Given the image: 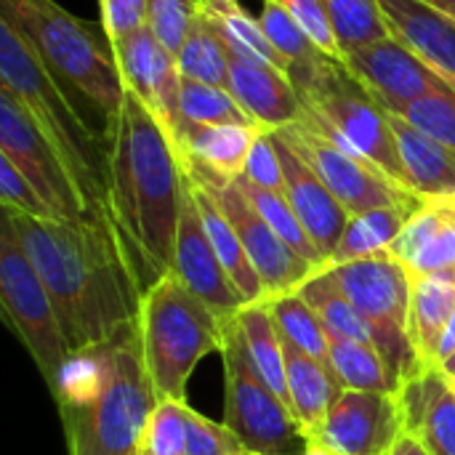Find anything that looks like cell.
Masks as SVG:
<instances>
[{
  "label": "cell",
  "mask_w": 455,
  "mask_h": 455,
  "mask_svg": "<svg viewBox=\"0 0 455 455\" xmlns=\"http://www.w3.org/2000/svg\"><path fill=\"white\" fill-rule=\"evenodd\" d=\"M392 117V131L400 152V163L408 176L411 192L421 200H440L455 195V152L435 141L400 115Z\"/></svg>",
  "instance_id": "obj_24"
},
{
  "label": "cell",
  "mask_w": 455,
  "mask_h": 455,
  "mask_svg": "<svg viewBox=\"0 0 455 455\" xmlns=\"http://www.w3.org/2000/svg\"><path fill=\"white\" fill-rule=\"evenodd\" d=\"M112 45L123 85L133 93L141 107L160 123L171 144H176L184 117H181V72L176 56L157 40L149 27L125 35Z\"/></svg>",
  "instance_id": "obj_15"
},
{
  "label": "cell",
  "mask_w": 455,
  "mask_h": 455,
  "mask_svg": "<svg viewBox=\"0 0 455 455\" xmlns=\"http://www.w3.org/2000/svg\"><path fill=\"white\" fill-rule=\"evenodd\" d=\"M427 5H432V8H437L440 13H445V16H451L455 19V0H424Z\"/></svg>",
  "instance_id": "obj_49"
},
{
  "label": "cell",
  "mask_w": 455,
  "mask_h": 455,
  "mask_svg": "<svg viewBox=\"0 0 455 455\" xmlns=\"http://www.w3.org/2000/svg\"><path fill=\"white\" fill-rule=\"evenodd\" d=\"M392 37L455 85V19L424 0H379Z\"/></svg>",
  "instance_id": "obj_20"
},
{
  "label": "cell",
  "mask_w": 455,
  "mask_h": 455,
  "mask_svg": "<svg viewBox=\"0 0 455 455\" xmlns=\"http://www.w3.org/2000/svg\"><path fill=\"white\" fill-rule=\"evenodd\" d=\"M259 125H184L173 152L181 165L213 173L221 179H237L245 171V160L259 136Z\"/></svg>",
  "instance_id": "obj_23"
},
{
  "label": "cell",
  "mask_w": 455,
  "mask_h": 455,
  "mask_svg": "<svg viewBox=\"0 0 455 455\" xmlns=\"http://www.w3.org/2000/svg\"><path fill=\"white\" fill-rule=\"evenodd\" d=\"M0 88L11 91L59 152L88 208L107 221V139H101L64 93V85L32 51L27 37L0 16Z\"/></svg>",
  "instance_id": "obj_4"
},
{
  "label": "cell",
  "mask_w": 455,
  "mask_h": 455,
  "mask_svg": "<svg viewBox=\"0 0 455 455\" xmlns=\"http://www.w3.org/2000/svg\"><path fill=\"white\" fill-rule=\"evenodd\" d=\"M0 205L11 208L16 213L32 216V219H53L56 221L53 211L45 205V200L37 195V189L3 155H0Z\"/></svg>",
  "instance_id": "obj_44"
},
{
  "label": "cell",
  "mask_w": 455,
  "mask_h": 455,
  "mask_svg": "<svg viewBox=\"0 0 455 455\" xmlns=\"http://www.w3.org/2000/svg\"><path fill=\"white\" fill-rule=\"evenodd\" d=\"M405 424L432 455H455V389L435 368L400 389Z\"/></svg>",
  "instance_id": "obj_22"
},
{
  "label": "cell",
  "mask_w": 455,
  "mask_h": 455,
  "mask_svg": "<svg viewBox=\"0 0 455 455\" xmlns=\"http://www.w3.org/2000/svg\"><path fill=\"white\" fill-rule=\"evenodd\" d=\"M283 347H285V371H288V408L299 421L304 437L312 443L320 427L325 424L328 411L333 400L341 395V389L336 387L333 376L323 368V363L301 352L285 336H283Z\"/></svg>",
  "instance_id": "obj_26"
},
{
  "label": "cell",
  "mask_w": 455,
  "mask_h": 455,
  "mask_svg": "<svg viewBox=\"0 0 455 455\" xmlns=\"http://www.w3.org/2000/svg\"><path fill=\"white\" fill-rule=\"evenodd\" d=\"M288 75L301 96L304 117L315 128H320L344 149L357 152L384 171L395 184L411 192L389 112L349 72L344 61L320 56L309 64L288 69Z\"/></svg>",
  "instance_id": "obj_6"
},
{
  "label": "cell",
  "mask_w": 455,
  "mask_h": 455,
  "mask_svg": "<svg viewBox=\"0 0 455 455\" xmlns=\"http://www.w3.org/2000/svg\"><path fill=\"white\" fill-rule=\"evenodd\" d=\"M240 176H245L256 187H264L272 192H285L283 160H280V149H277L272 131H259V136L251 147V155L245 160V171Z\"/></svg>",
  "instance_id": "obj_45"
},
{
  "label": "cell",
  "mask_w": 455,
  "mask_h": 455,
  "mask_svg": "<svg viewBox=\"0 0 455 455\" xmlns=\"http://www.w3.org/2000/svg\"><path fill=\"white\" fill-rule=\"evenodd\" d=\"M408 429L400 392H341L309 445L333 455H389Z\"/></svg>",
  "instance_id": "obj_14"
},
{
  "label": "cell",
  "mask_w": 455,
  "mask_h": 455,
  "mask_svg": "<svg viewBox=\"0 0 455 455\" xmlns=\"http://www.w3.org/2000/svg\"><path fill=\"white\" fill-rule=\"evenodd\" d=\"M435 371H440V373H443V376H445L451 384H455V352L451 355V357H448V360H443V363H440Z\"/></svg>",
  "instance_id": "obj_50"
},
{
  "label": "cell",
  "mask_w": 455,
  "mask_h": 455,
  "mask_svg": "<svg viewBox=\"0 0 455 455\" xmlns=\"http://www.w3.org/2000/svg\"><path fill=\"white\" fill-rule=\"evenodd\" d=\"M0 155L11 160L16 171L37 189L56 221L107 224L93 216L59 152L43 136L21 101L5 88H0Z\"/></svg>",
  "instance_id": "obj_12"
},
{
  "label": "cell",
  "mask_w": 455,
  "mask_h": 455,
  "mask_svg": "<svg viewBox=\"0 0 455 455\" xmlns=\"http://www.w3.org/2000/svg\"><path fill=\"white\" fill-rule=\"evenodd\" d=\"M344 64L389 115H403L424 96L455 91V85L424 64L397 37H384L344 53Z\"/></svg>",
  "instance_id": "obj_16"
},
{
  "label": "cell",
  "mask_w": 455,
  "mask_h": 455,
  "mask_svg": "<svg viewBox=\"0 0 455 455\" xmlns=\"http://www.w3.org/2000/svg\"><path fill=\"white\" fill-rule=\"evenodd\" d=\"M389 455H432L427 451V445L413 435V432H403L400 437H397V443H395V448L389 451Z\"/></svg>",
  "instance_id": "obj_47"
},
{
  "label": "cell",
  "mask_w": 455,
  "mask_h": 455,
  "mask_svg": "<svg viewBox=\"0 0 455 455\" xmlns=\"http://www.w3.org/2000/svg\"><path fill=\"white\" fill-rule=\"evenodd\" d=\"M181 165V163H179ZM181 171L187 176H192L197 184H203L219 203V208L224 211V216L229 219V224L235 227L261 285L269 299L285 296V293H296L309 277H315L323 269H315L307 259H301L267 221L264 216L253 208V203L248 200V195L243 192V187L237 184V179H221L213 173H203L197 168L181 165Z\"/></svg>",
  "instance_id": "obj_13"
},
{
  "label": "cell",
  "mask_w": 455,
  "mask_h": 455,
  "mask_svg": "<svg viewBox=\"0 0 455 455\" xmlns=\"http://www.w3.org/2000/svg\"><path fill=\"white\" fill-rule=\"evenodd\" d=\"M176 64L184 80L229 88V40L203 11L184 37Z\"/></svg>",
  "instance_id": "obj_28"
},
{
  "label": "cell",
  "mask_w": 455,
  "mask_h": 455,
  "mask_svg": "<svg viewBox=\"0 0 455 455\" xmlns=\"http://www.w3.org/2000/svg\"><path fill=\"white\" fill-rule=\"evenodd\" d=\"M400 117L455 152V91L432 93L411 104Z\"/></svg>",
  "instance_id": "obj_41"
},
{
  "label": "cell",
  "mask_w": 455,
  "mask_h": 455,
  "mask_svg": "<svg viewBox=\"0 0 455 455\" xmlns=\"http://www.w3.org/2000/svg\"><path fill=\"white\" fill-rule=\"evenodd\" d=\"M301 455H333V453H328L325 448H317V445H309V448H307V451H304V453H301Z\"/></svg>",
  "instance_id": "obj_51"
},
{
  "label": "cell",
  "mask_w": 455,
  "mask_h": 455,
  "mask_svg": "<svg viewBox=\"0 0 455 455\" xmlns=\"http://www.w3.org/2000/svg\"><path fill=\"white\" fill-rule=\"evenodd\" d=\"M277 3L299 21V27L309 35V40L320 48V53L344 61V48L333 29L325 0H277Z\"/></svg>",
  "instance_id": "obj_43"
},
{
  "label": "cell",
  "mask_w": 455,
  "mask_h": 455,
  "mask_svg": "<svg viewBox=\"0 0 455 455\" xmlns=\"http://www.w3.org/2000/svg\"><path fill=\"white\" fill-rule=\"evenodd\" d=\"M184 419H187V455H251L227 424H216L189 405L184 408Z\"/></svg>",
  "instance_id": "obj_42"
},
{
  "label": "cell",
  "mask_w": 455,
  "mask_h": 455,
  "mask_svg": "<svg viewBox=\"0 0 455 455\" xmlns=\"http://www.w3.org/2000/svg\"><path fill=\"white\" fill-rule=\"evenodd\" d=\"M187 403H160L149 419L139 455H187Z\"/></svg>",
  "instance_id": "obj_39"
},
{
  "label": "cell",
  "mask_w": 455,
  "mask_h": 455,
  "mask_svg": "<svg viewBox=\"0 0 455 455\" xmlns=\"http://www.w3.org/2000/svg\"><path fill=\"white\" fill-rule=\"evenodd\" d=\"M0 16L27 37L61 85L112 123L123 107L125 85L107 37H99L56 0H0Z\"/></svg>",
  "instance_id": "obj_5"
},
{
  "label": "cell",
  "mask_w": 455,
  "mask_h": 455,
  "mask_svg": "<svg viewBox=\"0 0 455 455\" xmlns=\"http://www.w3.org/2000/svg\"><path fill=\"white\" fill-rule=\"evenodd\" d=\"M227 328L173 275H165L141 296L144 365L160 403H187L192 371L208 355L224 352Z\"/></svg>",
  "instance_id": "obj_7"
},
{
  "label": "cell",
  "mask_w": 455,
  "mask_h": 455,
  "mask_svg": "<svg viewBox=\"0 0 455 455\" xmlns=\"http://www.w3.org/2000/svg\"><path fill=\"white\" fill-rule=\"evenodd\" d=\"M69 455H139L155 408L160 405L141 349L139 320L109 344L72 355L59 389Z\"/></svg>",
  "instance_id": "obj_3"
},
{
  "label": "cell",
  "mask_w": 455,
  "mask_h": 455,
  "mask_svg": "<svg viewBox=\"0 0 455 455\" xmlns=\"http://www.w3.org/2000/svg\"><path fill=\"white\" fill-rule=\"evenodd\" d=\"M237 184L243 187V192L248 195V200L253 203V208L264 216V221L301 256L307 259L315 269H325L328 261L325 256L317 251V245L312 243V237L307 235L304 224L299 221L296 211L291 208L288 197L283 192H272L264 187H256L253 181H248L245 176H237Z\"/></svg>",
  "instance_id": "obj_35"
},
{
  "label": "cell",
  "mask_w": 455,
  "mask_h": 455,
  "mask_svg": "<svg viewBox=\"0 0 455 455\" xmlns=\"http://www.w3.org/2000/svg\"><path fill=\"white\" fill-rule=\"evenodd\" d=\"M187 181H189V189H192L195 203L200 208V216H203L205 232H208V237L213 243V251L219 253L232 285L237 288V293L243 296L245 304L267 301L264 285H261V280H259V275H256V269H253V264H251V259H248V253H245V248H243V243H240V237L235 232V227L229 224V219L219 208L216 197L203 184H197L192 176H187Z\"/></svg>",
  "instance_id": "obj_27"
},
{
  "label": "cell",
  "mask_w": 455,
  "mask_h": 455,
  "mask_svg": "<svg viewBox=\"0 0 455 455\" xmlns=\"http://www.w3.org/2000/svg\"><path fill=\"white\" fill-rule=\"evenodd\" d=\"M416 211L419 208L395 205V208H376V211H365V213L352 216L328 267L349 264V261L389 251Z\"/></svg>",
  "instance_id": "obj_30"
},
{
  "label": "cell",
  "mask_w": 455,
  "mask_h": 455,
  "mask_svg": "<svg viewBox=\"0 0 455 455\" xmlns=\"http://www.w3.org/2000/svg\"><path fill=\"white\" fill-rule=\"evenodd\" d=\"M200 3L203 0H147V24L173 56L192 29Z\"/></svg>",
  "instance_id": "obj_40"
},
{
  "label": "cell",
  "mask_w": 455,
  "mask_h": 455,
  "mask_svg": "<svg viewBox=\"0 0 455 455\" xmlns=\"http://www.w3.org/2000/svg\"><path fill=\"white\" fill-rule=\"evenodd\" d=\"M237 325L243 331L248 355L264 381L285 400L288 405V371H285V347H283V333L267 307L261 304H248L237 315Z\"/></svg>",
  "instance_id": "obj_29"
},
{
  "label": "cell",
  "mask_w": 455,
  "mask_h": 455,
  "mask_svg": "<svg viewBox=\"0 0 455 455\" xmlns=\"http://www.w3.org/2000/svg\"><path fill=\"white\" fill-rule=\"evenodd\" d=\"M331 365L341 392H400L379 349L371 341H355L347 336L328 333Z\"/></svg>",
  "instance_id": "obj_31"
},
{
  "label": "cell",
  "mask_w": 455,
  "mask_h": 455,
  "mask_svg": "<svg viewBox=\"0 0 455 455\" xmlns=\"http://www.w3.org/2000/svg\"><path fill=\"white\" fill-rule=\"evenodd\" d=\"M184 173L160 123L125 91L109 123L107 219L141 296L171 275Z\"/></svg>",
  "instance_id": "obj_2"
},
{
  "label": "cell",
  "mask_w": 455,
  "mask_h": 455,
  "mask_svg": "<svg viewBox=\"0 0 455 455\" xmlns=\"http://www.w3.org/2000/svg\"><path fill=\"white\" fill-rule=\"evenodd\" d=\"M280 333L293 341L301 352H307L309 357H315L317 363H323V368L333 376V365H331V344H328V331L323 325V320L315 315V309L299 296V293H285L277 299L267 301ZM339 387V381H336ZM341 389V387H339Z\"/></svg>",
  "instance_id": "obj_33"
},
{
  "label": "cell",
  "mask_w": 455,
  "mask_h": 455,
  "mask_svg": "<svg viewBox=\"0 0 455 455\" xmlns=\"http://www.w3.org/2000/svg\"><path fill=\"white\" fill-rule=\"evenodd\" d=\"M0 312L53 395L72 352L53 301L8 216L0 221Z\"/></svg>",
  "instance_id": "obj_9"
},
{
  "label": "cell",
  "mask_w": 455,
  "mask_h": 455,
  "mask_svg": "<svg viewBox=\"0 0 455 455\" xmlns=\"http://www.w3.org/2000/svg\"><path fill=\"white\" fill-rule=\"evenodd\" d=\"M389 253L411 275H435L455 269V211L445 200H424L408 219Z\"/></svg>",
  "instance_id": "obj_21"
},
{
  "label": "cell",
  "mask_w": 455,
  "mask_h": 455,
  "mask_svg": "<svg viewBox=\"0 0 455 455\" xmlns=\"http://www.w3.org/2000/svg\"><path fill=\"white\" fill-rule=\"evenodd\" d=\"M35 264L72 355L109 344L139 320L141 291L109 224L32 219L3 208Z\"/></svg>",
  "instance_id": "obj_1"
},
{
  "label": "cell",
  "mask_w": 455,
  "mask_h": 455,
  "mask_svg": "<svg viewBox=\"0 0 455 455\" xmlns=\"http://www.w3.org/2000/svg\"><path fill=\"white\" fill-rule=\"evenodd\" d=\"M224 424L251 455H301L309 448L285 400L253 365L237 320L224 341Z\"/></svg>",
  "instance_id": "obj_10"
},
{
  "label": "cell",
  "mask_w": 455,
  "mask_h": 455,
  "mask_svg": "<svg viewBox=\"0 0 455 455\" xmlns=\"http://www.w3.org/2000/svg\"><path fill=\"white\" fill-rule=\"evenodd\" d=\"M277 133L336 195V200L352 213H365L376 208H421L424 200L400 184H395L384 171H379L373 163L360 157L352 149H344L333 139H328L320 128H315L304 115L299 123L272 131Z\"/></svg>",
  "instance_id": "obj_11"
},
{
  "label": "cell",
  "mask_w": 455,
  "mask_h": 455,
  "mask_svg": "<svg viewBox=\"0 0 455 455\" xmlns=\"http://www.w3.org/2000/svg\"><path fill=\"white\" fill-rule=\"evenodd\" d=\"M200 11L224 32L229 45H235V48L256 56L261 61H269V64H275V67L288 72V64L272 48V43L267 37V32L261 27V19H256L251 11H245L240 5V0H203Z\"/></svg>",
  "instance_id": "obj_34"
},
{
  "label": "cell",
  "mask_w": 455,
  "mask_h": 455,
  "mask_svg": "<svg viewBox=\"0 0 455 455\" xmlns=\"http://www.w3.org/2000/svg\"><path fill=\"white\" fill-rule=\"evenodd\" d=\"M453 352H455V312H453V317H451V323H448V328H445V333H443V339H440V349H437V365H440L443 360H448ZM437 365H435V368H437Z\"/></svg>",
  "instance_id": "obj_48"
},
{
  "label": "cell",
  "mask_w": 455,
  "mask_h": 455,
  "mask_svg": "<svg viewBox=\"0 0 455 455\" xmlns=\"http://www.w3.org/2000/svg\"><path fill=\"white\" fill-rule=\"evenodd\" d=\"M259 19H261V27L267 32L272 48L283 56L288 69L325 56V53H320V48L309 40V35L299 27V21L277 0H264Z\"/></svg>",
  "instance_id": "obj_38"
},
{
  "label": "cell",
  "mask_w": 455,
  "mask_h": 455,
  "mask_svg": "<svg viewBox=\"0 0 455 455\" xmlns=\"http://www.w3.org/2000/svg\"><path fill=\"white\" fill-rule=\"evenodd\" d=\"M344 53L392 37L379 0H325Z\"/></svg>",
  "instance_id": "obj_37"
},
{
  "label": "cell",
  "mask_w": 455,
  "mask_h": 455,
  "mask_svg": "<svg viewBox=\"0 0 455 455\" xmlns=\"http://www.w3.org/2000/svg\"><path fill=\"white\" fill-rule=\"evenodd\" d=\"M328 269L352 299L397 389L424 373L411 341V272L389 251Z\"/></svg>",
  "instance_id": "obj_8"
},
{
  "label": "cell",
  "mask_w": 455,
  "mask_h": 455,
  "mask_svg": "<svg viewBox=\"0 0 455 455\" xmlns=\"http://www.w3.org/2000/svg\"><path fill=\"white\" fill-rule=\"evenodd\" d=\"M181 117L184 125H253L229 88L181 77Z\"/></svg>",
  "instance_id": "obj_36"
},
{
  "label": "cell",
  "mask_w": 455,
  "mask_h": 455,
  "mask_svg": "<svg viewBox=\"0 0 455 455\" xmlns=\"http://www.w3.org/2000/svg\"><path fill=\"white\" fill-rule=\"evenodd\" d=\"M453 389H455V384H453Z\"/></svg>",
  "instance_id": "obj_53"
},
{
  "label": "cell",
  "mask_w": 455,
  "mask_h": 455,
  "mask_svg": "<svg viewBox=\"0 0 455 455\" xmlns=\"http://www.w3.org/2000/svg\"><path fill=\"white\" fill-rule=\"evenodd\" d=\"M296 293L315 309V315L323 320L328 333L347 336L355 341H371V333H368L363 317L357 315L352 299L347 296L339 277L328 267L323 272H317L315 277H309Z\"/></svg>",
  "instance_id": "obj_32"
},
{
  "label": "cell",
  "mask_w": 455,
  "mask_h": 455,
  "mask_svg": "<svg viewBox=\"0 0 455 455\" xmlns=\"http://www.w3.org/2000/svg\"><path fill=\"white\" fill-rule=\"evenodd\" d=\"M229 93L261 131H283L304 115L291 75L235 45H229Z\"/></svg>",
  "instance_id": "obj_18"
},
{
  "label": "cell",
  "mask_w": 455,
  "mask_h": 455,
  "mask_svg": "<svg viewBox=\"0 0 455 455\" xmlns=\"http://www.w3.org/2000/svg\"><path fill=\"white\" fill-rule=\"evenodd\" d=\"M101 32L109 43L139 32L147 24V0H99Z\"/></svg>",
  "instance_id": "obj_46"
},
{
  "label": "cell",
  "mask_w": 455,
  "mask_h": 455,
  "mask_svg": "<svg viewBox=\"0 0 455 455\" xmlns=\"http://www.w3.org/2000/svg\"><path fill=\"white\" fill-rule=\"evenodd\" d=\"M171 275L181 285H187L224 325H232L237 315L248 307L243 296L237 293V288L232 285L219 253L213 251V243L205 232V224H203V216H200V208L195 203L187 176H184V200H181Z\"/></svg>",
  "instance_id": "obj_17"
},
{
  "label": "cell",
  "mask_w": 455,
  "mask_h": 455,
  "mask_svg": "<svg viewBox=\"0 0 455 455\" xmlns=\"http://www.w3.org/2000/svg\"><path fill=\"white\" fill-rule=\"evenodd\" d=\"M275 141H277L283 173H285L283 195L288 197L291 208L296 211L299 221L304 224V229L312 237V243L317 245V251L331 264L352 213L336 200V195L325 187V181L277 133H275Z\"/></svg>",
  "instance_id": "obj_19"
},
{
  "label": "cell",
  "mask_w": 455,
  "mask_h": 455,
  "mask_svg": "<svg viewBox=\"0 0 455 455\" xmlns=\"http://www.w3.org/2000/svg\"><path fill=\"white\" fill-rule=\"evenodd\" d=\"M455 312V269L411 275V341L424 371L437 365L440 339Z\"/></svg>",
  "instance_id": "obj_25"
},
{
  "label": "cell",
  "mask_w": 455,
  "mask_h": 455,
  "mask_svg": "<svg viewBox=\"0 0 455 455\" xmlns=\"http://www.w3.org/2000/svg\"><path fill=\"white\" fill-rule=\"evenodd\" d=\"M440 200H445V203H448V205H451V208L455 211V195H453V197H440Z\"/></svg>",
  "instance_id": "obj_52"
}]
</instances>
